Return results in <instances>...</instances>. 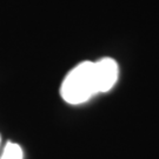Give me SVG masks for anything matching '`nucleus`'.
<instances>
[{
	"label": "nucleus",
	"mask_w": 159,
	"mask_h": 159,
	"mask_svg": "<svg viewBox=\"0 0 159 159\" xmlns=\"http://www.w3.org/2000/svg\"><path fill=\"white\" fill-rule=\"evenodd\" d=\"M24 152L23 148H20L18 144L12 142H7V144L4 148L2 154L0 159H23Z\"/></svg>",
	"instance_id": "nucleus-3"
},
{
	"label": "nucleus",
	"mask_w": 159,
	"mask_h": 159,
	"mask_svg": "<svg viewBox=\"0 0 159 159\" xmlns=\"http://www.w3.org/2000/svg\"><path fill=\"white\" fill-rule=\"evenodd\" d=\"M0 144H1V137H0Z\"/></svg>",
	"instance_id": "nucleus-4"
},
{
	"label": "nucleus",
	"mask_w": 159,
	"mask_h": 159,
	"mask_svg": "<svg viewBox=\"0 0 159 159\" xmlns=\"http://www.w3.org/2000/svg\"><path fill=\"white\" fill-rule=\"evenodd\" d=\"M97 94L93 78V63L83 61L72 68L60 86V96L64 100L72 105L87 102Z\"/></svg>",
	"instance_id": "nucleus-1"
},
{
	"label": "nucleus",
	"mask_w": 159,
	"mask_h": 159,
	"mask_svg": "<svg viewBox=\"0 0 159 159\" xmlns=\"http://www.w3.org/2000/svg\"><path fill=\"white\" fill-rule=\"evenodd\" d=\"M118 64L112 58H102L93 63V78L97 93L110 91L118 79Z\"/></svg>",
	"instance_id": "nucleus-2"
}]
</instances>
